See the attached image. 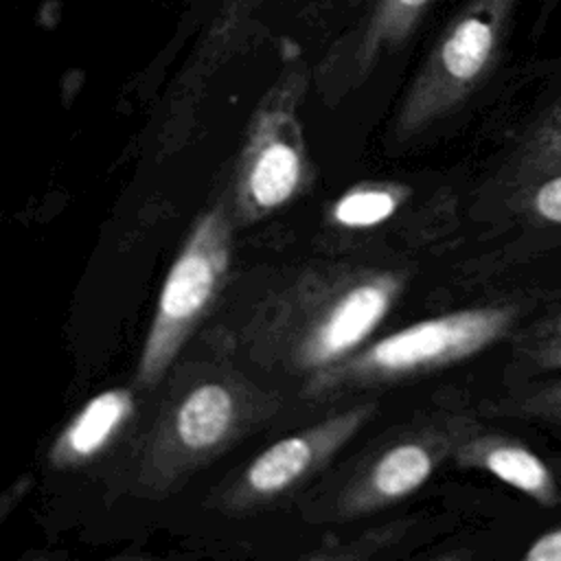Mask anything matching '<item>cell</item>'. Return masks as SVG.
I'll list each match as a JSON object with an SVG mask.
<instances>
[{"label": "cell", "instance_id": "5b68a950", "mask_svg": "<svg viewBox=\"0 0 561 561\" xmlns=\"http://www.w3.org/2000/svg\"><path fill=\"white\" fill-rule=\"evenodd\" d=\"M519 0H469L419 75L401 129L414 131L458 105L493 66Z\"/></svg>", "mask_w": 561, "mask_h": 561}, {"label": "cell", "instance_id": "3957f363", "mask_svg": "<svg viewBox=\"0 0 561 561\" xmlns=\"http://www.w3.org/2000/svg\"><path fill=\"white\" fill-rule=\"evenodd\" d=\"M263 399L243 381L204 377L162 412L145 451L142 478L164 491L219 456L259 416Z\"/></svg>", "mask_w": 561, "mask_h": 561}, {"label": "cell", "instance_id": "7a4b0ae2", "mask_svg": "<svg viewBox=\"0 0 561 561\" xmlns=\"http://www.w3.org/2000/svg\"><path fill=\"white\" fill-rule=\"evenodd\" d=\"M517 318L519 307L502 302L414 322L318 373L309 390L313 394L340 392L456 364L504 337Z\"/></svg>", "mask_w": 561, "mask_h": 561}, {"label": "cell", "instance_id": "8992f818", "mask_svg": "<svg viewBox=\"0 0 561 561\" xmlns=\"http://www.w3.org/2000/svg\"><path fill=\"white\" fill-rule=\"evenodd\" d=\"M309 178L296 99L274 92L254 116L234 173L232 215L256 221L291 202Z\"/></svg>", "mask_w": 561, "mask_h": 561}, {"label": "cell", "instance_id": "30bf717a", "mask_svg": "<svg viewBox=\"0 0 561 561\" xmlns=\"http://www.w3.org/2000/svg\"><path fill=\"white\" fill-rule=\"evenodd\" d=\"M134 397L125 388H110L92 397L59 432L50 447V465L72 469L96 458L127 425Z\"/></svg>", "mask_w": 561, "mask_h": 561}, {"label": "cell", "instance_id": "7c38bea8", "mask_svg": "<svg viewBox=\"0 0 561 561\" xmlns=\"http://www.w3.org/2000/svg\"><path fill=\"white\" fill-rule=\"evenodd\" d=\"M427 4L430 0H377L357 42L359 61L370 64L383 48L399 44Z\"/></svg>", "mask_w": 561, "mask_h": 561}, {"label": "cell", "instance_id": "9c48e42d", "mask_svg": "<svg viewBox=\"0 0 561 561\" xmlns=\"http://www.w3.org/2000/svg\"><path fill=\"white\" fill-rule=\"evenodd\" d=\"M454 458L473 469H482L497 480L522 491L543 506L561 502V486L550 467L522 445L519 440L502 434H469L462 436L454 449Z\"/></svg>", "mask_w": 561, "mask_h": 561}, {"label": "cell", "instance_id": "ba28073f", "mask_svg": "<svg viewBox=\"0 0 561 561\" xmlns=\"http://www.w3.org/2000/svg\"><path fill=\"white\" fill-rule=\"evenodd\" d=\"M456 445L458 434L443 430H421L390 443L344 486L337 511L364 515L408 497L427 482L447 454H454Z\"/></svg>", "mask_w": 561, "mask_h": 561}, {"label": "cell", "instance_id": "52a82bcc", "mask_svg": "<svg viewBox=\"0 0 561 561\" xmlns=\"http://www.w3.org/2000/svg\"><path fill=\"white\" fill-rule=\"evenodd\" d=\"M375 403H362L289 434L261 451L226 491L228 511H250L289 493L324 467L368 421Z\"/></svg>", "mask_w": 561, "mask_h": 561}, {"label": "cell", "instance_id": "5bb4252c", "mask_svg": "<svg viewBox=\"0 0 561 561\" xmlns=\"http://www.w3.org/2000/svg\"><path fill=\"white\" fill-rule=\"evenodd\" d=\"M504 412L561 430V379L535 383L506 401Z\"/></svg>", "mask_w": 561, "mask_h": 561}, {"label": "cell", "instance_id": "e0dca14e", "mask_svg": "<svg viewBox=\"0 0 561 561\" xmlns=\"http://www.w3.org/2000/svg\"><path fill=\"white\" fill-rule=\"evenodd\" d=\"M526 561H561V526L546 530L530 541L524 552Z\"/></svg>", "mask_w": 561, "mask_h": 561}, {"label": "cell", "instance_id": "277c9868", "mask_svg": "<svg viewBox=\"0 0 561 561\" xmlns=\"http://www.w3.org/2000/svg\"><path fill=\"white\" fill-rule=\"evenodd\" d=\"M230 215L221 206L206 210L195 221L162 283L138 362L140 386L151 388L164 377L197 322L210 309L230 265Z\"/></svg>", "mask_w": 561, "mask_h": 561}, {"label": "cell", "instance_id": "6da1fadb", "mask_svg": "<svg viewBox=\"0 0 561 561\" xmlns=\"http://www.w3.org/2000/svg\"><path fill=\"white\" fill-rule=\"evenodd\" d=\"M401 289L403 278L394 272H344L289 298L270 335L287 366L324 373L364 346Z\"/></svg>", "mask_w": 561, "mask_h": 561}, {"label": "cell", "instance_id": "8fae6325", "mask_svg": "<svg viewBox=\"0 0 561 561\" xmlns=\"http://www.w3.org/2000/svg\"><path fill=\"white\" fill-rule=\"evenodd\" d=\"M408 197V188L392 182H366L348 188L331 206V221L340 228H373L390 219Z\"/></svg>", "mask_w": 561, "mask_h": 561}, {"label": "cell", "instance_id": "2e32d148", "mask_svg": "<svg viewBox=\"0 0 561 561\" xmlns=\"http://www.w3.org/2000/svg\"><path fill=\"white\" fill-rule=\"evenodd\" d=\"M524 359L535 370L561 368V313L541 320L519 344Z\"/></svg>", "mask_w": 561, "mask_h": 561}, {"label": "cell", "instance_id": "9a60e30c", "mask_svg": "<svg viewBox=\"0 0 561 561\" xmlns=\"http://www.w3.org/2000/svg\"><path fill=\"white\" fill-rule=\"evenodd\" d=\"M519 202L530 217L561 226V171L543 173L522 182Z\"/></svg>", "mask_w": 561, "mask_h": 561}, {"label": "cell", "instance_id": "4fadbf2b", "mask_svg": "<svg viewBox=\"0 0 561 561\" xmlns=\"http://www.w3.org/2000/svg\"><path fill=\"white\" fill-rule=\"evenodd\" d=\"M552 171H561V99L537 118L517 160L522 182Z\"/></svg>", "mask_w": 561, "mask_h": 561}]
</instances>
